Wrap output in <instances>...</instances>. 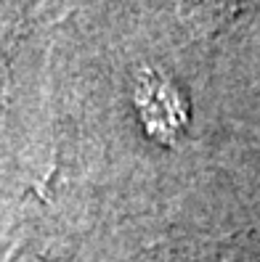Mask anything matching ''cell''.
<instances>
[{
    "label": "cell",
    "instance_id": "cell-1",
    "mask_svg": "<svg viewBox=\"0 0 260 262\" xmlns=\"http://www.w3.org/2000/svg\"><path fill=\"white\" fill-rule=\"evenodd\" d=\"M138 106H141V119L146 130L154 133L159 141H170L186 122L181 96L162 77H149V80L141 82Z\"/></svg>",
    "mask_w": 260,
    "mask_h": 262
}]
</instances>
